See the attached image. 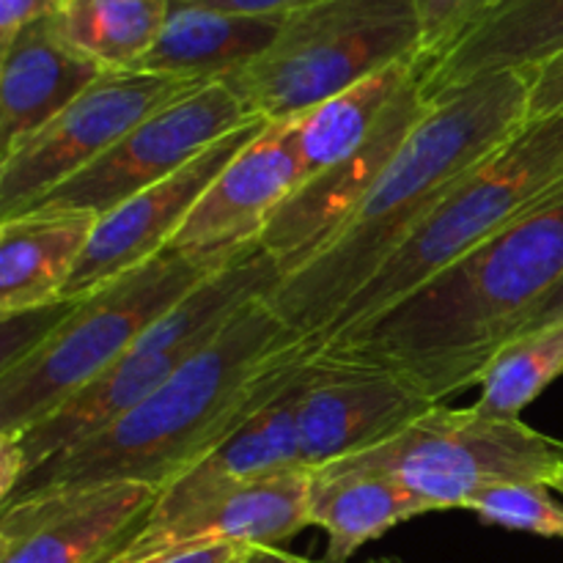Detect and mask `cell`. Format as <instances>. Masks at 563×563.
I'll use <instances>...</instances> for the list:
<instances>
[{
    "mask_svg": "<svg viewBox=\"0 0 563 563\" xmlns=\"http://www.w3.org/2000/svg\"><path fill=\"white\" fill-rule=\"evenodd\" d=\"M317 350L319 341L291 330L267 297L253 300L168 383L113 427L38 465L5 504L121 482L163 489L251 421Z\"/></svg>",
    "mask_w": 563,
    "mask_h": 563,
    "instance_id": "1",
    "label": "cell"
},
{
    "mask_svg": "<svg viewBox=\"0 0 563 563\" xmlns=\"http://www.w3.org/2000/svg\"><path fill=\"white\" fill-rule=\"evenodd\" d=\"M526 121V71H495L432 97L374 190L317 258L269 291V308L291 330L322 341L385 258Z\"/></svg>",
    "mask_w": 563,
    "mask_h": 563,
    "instance_id": "2",
    "label": "cell"
},
{
    "mask_svg": "<svg viewBox=\"0 0 563 563\" xmlns=\"http://www.w3.org/2000/svg\"><path fill=\"white\" fill-rule=\"evenodd\" d=\"M563 278V185L379 317L322 346L377 363L434 405L476 388L484 366Z\"/></svg>",
    "mask_w": 563,
    "mask_h": 563,
    "instance_id": "3",
    "label": "cell"
},
{
    "mask_svg": "<svg viewBox=\"0 0 563 563\" xmlns=\"http://www.w3.org/2000/svg\"><path fill=\"white\" fill-rule=\"evenodd\" d=\"M242 251H165L82 300L60 306V317L49 328L3 357L0 434L25 432L58 410Z\"/></svg>",
    "mask_w": 563,
    "mask_h": 563,
    "instance_id": "4",
    "label": "cell"
},
{
    "mask_svg": "<svg viewBox=\"0 0 563 563\" xmlns=\"http://www.w3.org/2000/svg\"><path fill=\"white\" fill-rule=\"evenodd\" d=\"M563 185V113L528 119L471 170L341 308L322 341L394 308ZM319 341V344H322Z\"/></svg>",
    "mask_w": 563,
    "mask_h": 563,
    "instance_id": "5",
    "label": "cell"
},
{
    "mask_svg": "<svg viewBox=\"0 0 563 563\" xmlns=\"http://www.w3.org/2000/svg\"><path fill=\"white\" fill-rule=\"evenodd\" d=\"M284 273L262 247H245L207 284L187 295L174 311L154 322L124 357L66 399L25 432L14 434L27 462V476L53 456L86 443L102 429L168 383L196 352H201L236 313L253 300L267 297ZM25 476V478H27Z\"/></svg>",
    "mask_w": 563,
    "mask_h": 563,
    "instance_id": "6",
    "label": "cell"
},
{
    "mask_svg": "<svg viewBox=\"0 0 563 563\" xmlns=\"http://www.w3.org/2000/svg\"><path fill=\"white\" fill-rule=\"evenodd\" d=\"M416 58H421L416 0H322L286 14L275 42L225 82L258 119L289 121Z\"/></svg>",
    "mask_w": 563,
    "mask_h": 563,
    "instance_id": "7",
    "label": "cell"
},
{
    "mask_svg": "<svg viewBox=\"0 0 563 563\" xmlns=\"http://www.w3.org/2000/svg\"><path fill=\"white\" fill-rule=\"evenodd\" d=\"M339 462L394 478L429 515L467 509L498 484H550L563 471V440L520 418L484 416L473 405H438L388 443Z\"/></svg>",
    "mask_w": 563,
    "mask_h": 563,
    "instance_id": "8",
    "label": "cell"
},
{
    "mask_svg": "<svg viewBox=\"0 0 563 563\" xmlns=\"http://www.w3.org/2000/svg\"><path fill=\"white\" fill-rule=\"evenodd\" d=\"M203 82L143 69H108L53 121L0 157V220L33 203L97 163L132 126Z\"/></svg>",
    "mask_w": 563,
    "mask_h": 563,
    "instance_id": "9",
    "label": "cell"
},
{
    "mask_svg": "<svg viewBox=\"0 0 563 563\" xmlns=\"http://www.w3.org/2000/svg\"><path fill=\"white\" fill-rule=\"evenodd\" d=\"M253 121H258V115L229 82H203L146 115L97 163L55 187L25 212L77 209L99 218L126 198L179 174L207 148Z\"/></svg>",
    "mask_w": 563,
    "mask_h": 563,
    "instance_id": "10",
    "label": "cell"
},
{
    "mask_svg": "<svg viewBox=\"0 0 563 563\" xmlns=\"http://www.w3.org/2000/svg\"><path fill=\"white\" fill-rule=\"evenodd\" d=\"M434 407L399 374L319 344L297 401L302 467L319 471L377 449Z\"/></svg>",
    "mask_w": 563,
    "mask_h": 563,
    "instance_id": "11",
    "label": "cell"
},
{
    "mask_svg": "<svg viewBox=\"0 0 563 563\" xmlns=\"http://www.w3.org/2000/svg\"><path fill=\"white\" fill-rule=\"evenodd\" d=\"M429 99L423 64L399 91L388 115L372 137L341 163L302 181L284 207L273 214L262 234V247L275 258L280 273L291 275L306 267L330 245L341 225L355 214L363 198L374 190L399 148L427 115Z\"/></svg>",
    "mask_w": 563,
    "mask_h": 563,
    "instance_id": "12",
    "label": "cell"
},
{
    "mask_svg": "<svg viewBox=\"0 0 563 563\" xmlns=\"http://www.w3.org/2000/svg\"><path fill=\"white\" fill-rule=\"evenodd\" d=\"M264 124L267 121L258 119L231 132L229 137L207 148L201 157L185 165L179 174L99 214L80 264L66 284L60 306L82 300L91 291L113 284L121 275L154 262L159 253L168 251L214 176Z\"/></svg>",
    "mask_w": 563,
    "mask_h": 563,
    "instance_id": "13",
    "label": "cell"
},
{
    "mask_svg": "<svg viewBox=\"0 0 563 563\" xmlns=\"http://www.w3.org/2000/svg\"><path fill=\"white\" fill-rule=\"evenodd\" d=\"M157 493L121 482L0 506V563H104L141 528Z\"/></svg>",
    "mask_w": 563,
    "mask_h": 563,
    "instance_id": "14",
    "label": "cell"
},
{
    "mask_svg": "<svg viewBox=\"0 0 563 563\" xmlns=\"http://www.w3.org/2000/svg\"><path fill=\"white\" fill-rule=\"evenodd\" d=\"M311 482L302 465L256 478L163 526H141L104 563H159L220 544L280 548L308 528Z\"/></svg>",
    "mask_w": 563,
    "mask_h": 563,
    "instance_id": "15",
    "label": "cell"
},
{
    "mask_svg": "<svg viewBox=\"0 0 563 563\" xmlns=\"http://www.w3.org/2000/svg\"><path fill=\"white\" fill-rule=\"evenodd\" d=\"M302 181L291 121H267L214 176L168 251L234 253L253 245Z\"/></svg>",
    "mask_w": 563,
    "mask_h": 563,
    "instance_id": "16",
    "label": "cell"
},
{
    "mask_svg": "<svg viewBox=\"0 0 563 563\" xmlns=\"http://www.w3.org/2000/svg\"><path fill=\"white\" fill-rule=\"evenodd\" d=\"M102 71L66 42L55 16L22 27L0 47V157L69 108Z\"/></svg>",
    "mask_w": 563,
    "mask_h": 563,
    "instance_id": "17",
    "label": "cell"
},
{
    "mask_svg": "<svg viewBox=\"0 0 563 563\" xmlns=\"http://www.w3.org/2000/svg\"><path fill=\"white\" fill-rule=\"evenodd\" d=\"M97 214L77 209H33L0 220V317L58 308L80 264Z\"/></svg>",
    "mask_w": 563,
    "mask_h": 563,
    "instance_id": "18",
    "label": "cell"
},
{
    "mask_svg": "<svg viewBox=\"0 0 563 563\" xmlns=\"http://www.w3.org/2000/svg\"><path fill=\"white\" fill-rule=\"evenodd\" d=\"M284 22V14H240L174 0L163 33L137 69L190 82L229 80L275 42Z\"/></svg>",
    "mask_w": 563,
    "mask_h": 563,
    "instance_id": "19",
    "label": "cell"
},
{
    "mask_svg": "<svg viewBox=\"0 0 563 563\" xmlns=\"http://www.w3.org/2000/svg\"><path fill=\"white\" fill-rule=\"evenodd\" d=\"M563 53V0H504L443 58L423 64L429 99L495 71H531Z\"/></svg>",
    "mask_w": 563,
    "mask_h": 563,
    "instance_id": "20",
    "label": "cell"
},
{
    "mask_svg": "<svg viewBox=\"0 0 563 563\" xmlns=\"http://www.w3.org/2000/svg\"><path fill=\"white\" fill-rule=\"evenodd\" d=\"M421 515V504L383 473L344 462L313 471L308 526L328 537L324 563H346L363 544Z\"/></svg>",
    "mask_w": 563,
    "mask_h": 563,
    "instance_id": "21",
    "label": "cell"
},
{
    "mask_svg": "<svg viewBox=\"0 0 563 563\" xmlns=\"http://www.w3.org/2000/svg\"><path fill=\"white\" fill-rule=\"evenodd\" d=\"M418 69L421 58L401 60L289 119L306 179L355 154L377 132L390 104Z\"/></svg>",
    "mask_w": 563,
    "mask_h": 563,
    "instance_id": "22",
    "label": "cell"
},
{
    "mask_svg": "<svg viewBox=\"0 0 563 563\" xmlns=\"http://www.w3.org/2000/svg\"><path fill=\"white\" fill-rule=\"evenodd\" d=\"M174 0H60L55 25L102 69H137L163 33Z\"/></svg>",
    "mask_w": 563,
    "mask_h": 563,
    "instance_id": "23",
    "label": "cell"
},
{
    "mask_svg": "<svg viewBox=\"0 0 563 563\" xmlns=\"http://www.w3.org/2000/svg\"><path fill=\"white\" fill-rule=\"evenodd\" d=\"M563 374V322L509 339L495 350L478 377L476 410L493 418H520Z\"/></svg>",
    "mask_w": 563,
    "mask_h": 563,
    "instance_id": "24",
    "label": "cell"
},
{
    "mask_svg": "<svg viewBox=\"0 0 563 563\" xmlns=\"http://www.w3.org/2000/svg\"><path fill=\"white\" fill-rule=\"evenodd\" d=\"M467 511H473L487 526L506 528V531L563 539V506L553 498L550 484H498L476 495Z\"/></svg>",
    "mask_w": 563,
    "mask_h": 563,
    "instance_id": "25",
    "label": "cell"
},
{
    "mask_svg": "<svg viewBox=\"0 0 563 563\" xmlns=\"http://www.w3.org/2000/svg\"><path fill=\"white\" fill-rule=\"evenodd\" d=\"M500 3L504 0H416L421 22V64L443 58Z\"/></svg>",
    "mask_w": 563,
    "mask_h": 563,
    "instance_id": "26",
    "label": "cell"
},
{
    "mask_svg": "<svg viewBox=\"0 0 563 563\" xmlns=\"http://www.w3.org/2000/svg\"><path fill=\"white\" fill-rule=\"evenodd\" d=\"M528 77V119H548L563 113V53L548 64L526 71Z\"/></svg>",
    "mask_w": 563,
    "mask_h": 563,
    "instance_id": "27",
    "label": "cell"
},
{
    "mask_svg": "<svg viewBox=\"0 0 563 563\" xmlns=\"http://www.w3.org/2000/svg\"><path fill=\"white\" fill-rule=\"evenodd\" d=\"M60 0H0V47L9 44L22 27L53 16Z\"/></svg>",
    "mask_w": 563,
    "mask_h": 563,
    "instance_id": "28",
    "label": "cell"
},
{
    "mask_svg": "<svg viewBox=\"0 0 563 563\" xmlns=\"http://www.w3.org/2000/svg\"><path fill=\"white\" fill-rule=\"evenodd\" d=\"M185 3L209 5V9L240 11V14H295V11L311 9L322 0H185Z\"/></svg>",
    "mask_w": 563,
    "mask_h": 563,
    "instance_id": "29",
    "label": "cell"
},
{
    "mask_svg": "<svg viewBox=\"0 0 563 563\" xmlns=\"http://www.w3.org/2000/svg\"><path fill=\"white\" fill-rule=\"evenodd\" d=\"M27 476V462L14 434H0V504L16 493Z\"/></svg>",
    "mask_w": 563,
    "mask_h": 563,
    "instance_id": "30",
    "label": "cell"
},
{
    "mask_svg": "<svg viewBox=\"0 0 563 563\" xmlns=\"http://www.w3.org/2000/svg\"><path fill=\"white\" fill-rule=\"evenodd\" d=\"M561 322H563V278L537 308H531V311L517 322V328L511 330L509 339H515V335H522V333H531V330L550 328V324H561Z\"/></svg>",
    "mask_w": 563,
    "mask_h": 563,
    "instance_id": "31",
    "label": "cell"
},
{
    "mask_svg": "<svg viewBox=\"0 0 563 563\" xmlns=\"http://www.w3.org/2000/svg\"><path fill=\"white\" fill-rule=\"evenodd\" d=\"M242 550H245V548H234V544H220V548L196 550V553L176 555V559H165L159 563H236V561H240Z\"/></svg>",
    "mask_w": 563,
    "mask_h": 563,
    "instance_id": "32",
    "label": "cell"
},
{
    "mask_svg": "<svg viewBox=\"0 0 563 563\" xmlns=\"http://www.w3.org/2000/svg\"><path fill=\"white\" fill-rule=\"evenodd\" d=\"M236 563H319L308 561L302 555L286 553L284 548H269V544H258V548H245L242 550L240 561Z\"/></svg>",
    "mask_w": 563,
    "mask_h": 563,
    "instance_id": "33",
    "label": "cell"
},
{
    "mask_svg": "<svg viewBox=\"0 0 563 563\" xmlns=\"http://www.w3.org/2000/svg\"><path fill=\"white\" fill-rule=\"evenodd\" d=\"M550 489H553V493H559V495H563V471L559 473V476L553 478V482H550Z\"/></svg>",
    "mask_w": 563,
    "mask_h": 563,
    "instance_id": "34",
    "label": "cell"
},
{
    "mask_svg": "<svg viewBox=\"0 0 563 563\" xmlns=\"http://www.w3.org/2000/svg\"><path fill=\"white\" fill-rule=\"evenodd\" d=\"M366 563H405V561H401V559H390V555H388V559H374V561H366Z\"/></svg>",
    "mask_w": 563,
    "mask_h": 563,
    "instance_id": "35",
    "label": "cell"
}]
</instances>
